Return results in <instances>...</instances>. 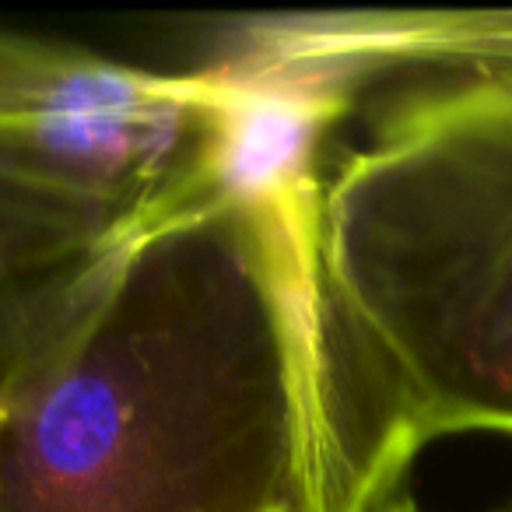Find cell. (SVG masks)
<instances>
[{
  "mask_svg": "<svg viewBox=\"0 0 512 512\" xmlns=\"http://www.w3.org/2000/svg\"><path fill=\"white\" fill-rule=\"evenodd\" d=\"M313 172L120 249L0 397V512H327Z\"/></svg>",
  "mask_w": 512,
  "mask_h": 512,
  "instance_id": "cell-1",
  "label": "cell"
},
{
  "mask_svg": "<svg viewBox=\"0 0 512 512\" xmlns=\"http://www.w3.org/2000/svg\"><path fill=\"white\" fill-rule=\"evenodd\" d=\"M323 172L330 512H383L442 435H512V74H414L358 102Z\"/></svg>",
  "mask_w": 512,
  "mask_h": 512,
  "instance_id": "cell-2",
  "label": "cell"
},
{
  "mask_svg": "<svg viewBox=\"0 0 512 512\" xmlns=\"http://www.w3.org/2000/svg\"><path fill=\"white\" fill-rule=\"evenodd\" d=\"M242 95L0 29V186L137 239L228 183Z\"/></svg>",
  "mask_w": 512,
  "mask_h": 512,
  "instance_id": "cell-3",
  "label": "cell"
},
{
  "mask_svg": "<svg viewBox=\"0 0 512 512\" xmlns=\"http://www.w3.org/2000/svg\"><path fill=\"white\" fill-rule=\"evenodd\" d=\"M232 64L253 81L355 109L414 74H512V8L239 18Z\"/></svg>",
  "mask_w": 512,
  "mask_h": 512,
  "instance_id": "cell-4",
  "label": "cell"
},
{
  "mask_svg": "<svg viewBox=\"0 0 512 512\" xmlns=\"http://www.w3.org/2000/svg\"><path fill=\"white\" fill-rule=\"evenodd\" d=\"M130 239L0 186V397Z\"/></svg>",
  "mask_w": 512,
  "mask_h": 512,
  "instance_id": "cell-5",
  "label": "cell"
},
{
  "mask_svg": "<svg viewBox=\"0 0 512 512\" xmlns=\"http://www.w3.org/2000/svg\"><path fill=\"white\" fill-rule=\"evenodd\" d=\"M397 512H421L414 502H407V498H397Z\"/></svg>",
  "mask_w": 512,
  "mask_h": 512,
  "instance_id": "cell-6",
  "label": "cell"
},
{
  "mask_svg": "<svg viewBox=\"0 0 512 512\" xmlns=\"http://www.w3.org/2000/svg\"><path fill=\"white\" fill-rule=\"evenodd\" d=\"M383 512H397V502H390V505H386V509Z\"/></svg>",
  "mask_w": 512,
  "mask_h": 512,
  "instance_id": "cell-7",
  "label": "cell"
},
{
  "mask_svg": "<svg viewBox=\"0 0 512 512\" xmlns=\"http://www.w3.org/2000/svg\"><path fill=\"white\" fill-rule=\"evenodd\" d=\"M498 512H512V505H505V509H498Z\"/></svg>",
  "mask_w": 512,
  "mask_h": 512,
  "instance_id": "cell-8",
  "label": "cell"
}]
</instances>
